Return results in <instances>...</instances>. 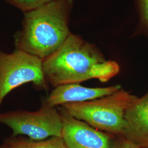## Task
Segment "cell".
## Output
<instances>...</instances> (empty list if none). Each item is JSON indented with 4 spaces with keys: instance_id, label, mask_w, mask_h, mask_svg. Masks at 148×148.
Masks as SVG:
<instances>
[{
    "instance_id": "9",
    "label": "cell",
    "mask_w": 148,
    "mask_h": 148,
    "mask_svg": "<svg viewBox=\"0 0 148 148\" xmlns=\"http://www.w3.org/2000/svg\"><path fill=\"white\" fill-rule=\"evenodd\" d=\"M10 148H68L62 137H52L42 140H34L11 137L5 140Z\"/></svg>"
},
{
    "instance_id": "7",
    "label": "cell",
    "mask_w": 148,
    "mask_h": 148,
    "mask_svg": "<svg viewBox=\"0 0 148 148\" xmlns=\"http://www.w3.org/2000/svg\"><path fill=\"white\" fill-rule=\"evenodd\" d=\"M120 89L121 87L119 85L96 88L86 87L79 84L61 85L55 87L44 103L51 107H56L98 99L110 95Z\"/></svg>"
},
{
    "instance_id": "12",
    "label": "cell",
    "mask_w": 148,
    "mask_h": 148,
    "mask_svg": "<svg viewBox=\"0 0 148 148\" xmlns=\"http://www.w3.org/2000/svg\"><path fill=\"white\" fill-rule=\"evenodd\" d=\"M119 137L118 140L114 141L112 148H140L126 138L122 136Z\"/></svg>"
},
{
    "instance_id": "5",
    "label": "cell",
    "mask_w": 148,
    "mask_h": 148,
    "mask_svg": "<svg viewBox=\"0 0 148 148\" xmlns=\"http://www.w3.org/2000/svg\"><path fill=\"white\" fill-rule=\"evenodd\" d=\"M0 123L12 131V137L27 136L34 140H42L62 136L63 123L56 107L43 103L37 111H9L0 113Z\"/></svg>"
},
{
    "instance_id": "8",
    "label": "cell",
    "mask_w": 148,
    "mask_h": 148,
    "mask_svg": "<svg viewBox=\"0 0 148 148\" xmlns=\"http://www.w3.org/2000/svg\"><path fill=\"white\" fill-rule=\"evenodd\" d=\"M125 120L122 137L139 148H148V91L133 101L126 111Z\"/></svg>"
},
{
    "instance_id": "2",
    "label": "cell",
    "mask_w": 148,
    "mask_h": 148,
    "mask_svg": "<svg viewBox=\"0 0 148 148\" xmlns=\"http://www.w3.org/2000/svg\"><path fill=\"white\" fill-rule=\"evenodd\" d=\"M73 7V0H57L27 12L22 30L15 39L16 49L43 60L56 52L71 34Z\"/></svg>"
},
{
    "instance_id": "11",
    "label": "cell",
    "mask_w": 148,
    "mask_h": 148,
    "mask_svg": "<svg viewBox=\"0 0 148 148\" xmlns=\"http://www.w3.org/2000/svg\"><path fill=\"white\" fill-rule=\"evenodd\" d=\"M23 11H29L57 0H7Z\"/></svg>"
},
{
    "instance_id": "4",
    "label": "cell",
    "mask_w": 148,
    "mask_h": 148,
    "mask_svg": "<svg viewBox=\"0 0 148 148\" xmlns=\"http://www.w3.org/2000/svg\"><path fill=\"white\" fill-rule=\"evenodd\" d=\"M29 82L47 90L42 59L19 49L12 53L0 52V108L12 90Z\"/></svg>"
},
{
    "instance_id": "3",
    "label": "cell",
    "mask_w": 148,
    "mask_h": 148,
    "mask_svg": "<svg viewBox=\"0 0 148 148\" xmlns=\"http://www.w3.org/2000/svg\"><path fill=\"white\" fill-rule=\"evenodd\" d=\"M137 97L120 89L110 95L65 104L62 108L70 116L95 129L119 137L122 136L125 127L126 111Z\"/></svg>"
},
{
    "instance_id": "13",
    "label": "cell",
    "mask_w": 148,
    "mask_h": 148,
    "mask_svg": "<svg viewBox=\"0 0 148 148\" xmlns=\"http://www.w3.org/2000/svg\"><path fill=\"white\" fill-rule=\"evenodd\" d=\"M0 148H9V147L5 144V143H4L3 145H0Z\"/></svg>"
},
{
    "instance_id": "10",
    "label": "cell",
    "mask_w": 148,
    "mask_h": 148,
    "mask_svg": "<svg viewBox=\"0 0 148 148\" xmlns=\"http://www.w3.org/2000/svg\"><path fill=\"white\" fill-rule=\"evenodd\" d=\"M139 17V32L148 35V0H135Z\"/></svg>"
},
{
    "instance_id": "1",
    "label": "cell",
    "mask_w": 148,
    "mask_h": 148,
    "mask_svg": "<svg viewBox=\"0 0 148 148\" xmlns=\"http://www.w3.org/2000/svg\"><path fill=\"white\" fill-rule=\"evenodd\" d=\"M47 83L56 87L90 79L106 82L120 71L116 62L106 59L92 43L71 32L63 45L43 60Z\"/></svg>"
},
{
    "instance_id": "6",
    "label": "cell",
    "mask_w": 148,
    "mask_h": 148,
    "mask_svg": "<svg viewBox=\"0 0 148 148\" xmlns=\"http://www.w3.org/2000/svg\"><path fill=\"white\" fill-rule=\"evenodd\" d=\"M62 136L68 148H112L115 135L101 131L70 116L62 108Z\"/></svg>"
}]
</instances>
